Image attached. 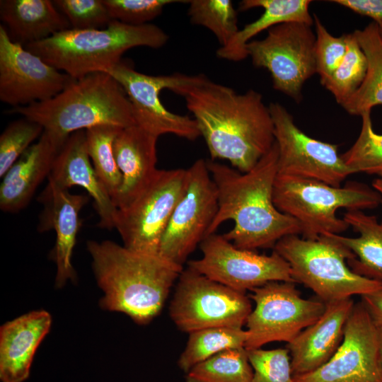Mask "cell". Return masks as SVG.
Wrapping results in <instances>:
<instances>
[{
  "instance_id": "14",
  "label": "cell",
  "mask_w": 382,
  "mask_h": 382,
  "mask_svg": "<svg viewBox=\"0 0 382 382\" xmlns=\"http://www.w3.org/2000/svg\"><path fill=\"white\" fill-rule=\"evenodd\" d=\"M278 148V173L318 180L334 187L354 173L338 154V146L308 136L280 103L269 105Z\"/></svg>"
},
{
  "instance_id": "29",
  "label": "cell",
  "mask_w": 382,
  "mask_h": 382,
  "mask_svg": "<svg viewBox=\"0 0 382 382\" xmlns=\"http://www.w3.org/2000/svg\"><path fill=\"white\" fill-rule=\"evenodd\" d=\"M121 129L106 125L86 129V148L93 167L113 203L122 181L113 152V142Z\"/></svg>"
},
{
  "instance_id": "25",
  "label": "cell",
  "mask_w": 382,
  "mask_h": 382,
  "mask_svg": "<svg viewBox=\"0 0 382 382\" xmlns=\"http://www.w3.org/2000/svg\"><path fill=\"white\" fill-rule=\"evenodd\" d=\"M309 0H243L238 9L246 11L262 8L264 12L255 21L245 25L225 47H220L216 55L220 59L240 62L248 57L245 46L251 39L265 30L280 23L298 22L313 25L309 12Z\"/></svg>"
},
{
  "instance_id": "2",
  "label": "cell",
  "mask_w": 382,
  "mask_h": 382,
  "mask_svg": "<svg viewBox=\"0 0 382 382\" xmlns=\"http://www.w3.org/2000/svg\"><path fill=\"white\" fill-rule=\"evenodd\" d=\"M277 162L275 142L245 173L211 159L207 161L218 196V211L207 236L214 233L223 222L232 220L234 225L223 234L224 238L238 248L255 250L274 248L281 238L301 234L299 223L279 211L274 204Z\"/></svg>"
},
{
  "instance_id": "31",
  "label": "cell",
  "mask_w": 382,
  "mask_h": 382,
  "mask_svg": "<svg viewBox=\"0 0 382 382\" xmlns=\"http://www.w3.org/2000/svg\"><path fill=\"white\" fill-rule=\"evenodd\" d=\"M190 22L209 30L220 47L227 45L239 31L237 11L231 0H190Z\"/></svg>"
},
{
  "instance_id": "7",
  "label": "cell",
  "mask_w": 382,
  "mask_h": 382,
  "mask_svg": "<svg viewBox=\"0 0 382 382\" xmlns=\"http://www.w3.org/2000/svg\"><path fill=\"white\" fill-rule=\"evenodd\" d=\"M273 249L289 265L294 282L311 289L324 303L382 289V282L350 269L347 260L355 255L332 233L316 240L286 236Z\"/></svg>"
},
{
  "instance_id": "26",
  "label": "cell",
  "mask_w": 382,
  "mask_h": 382,
  "mask_svg": "<svg viewBox=\"0 0 382 382\" xmlns=\"http://www.w3.org/2000/svg\"><path fill=\"white\" fill-rule=\"evenodd\" d=\"M359 234L355 238L333 234L355 255L347 265L355 273L382 282V224L361 210H347L342 218Z\"/></svg>"
},
{
  "instance_id": "28",
  "label": "cell",
  "mask_w": 382,
  "mask_h": 382,
  "mask_svg": "<svg viewBox=\"0 0 382 382\" xmlns=\"http://www.w3.org/2000/svg\"><path fill=\"white\" fill-rule=\"evenodd\" d=\"M247 338L248 332L242 328L217 327L192 332L178 361V366L187 373L222 351L245 347Z\"/></svg>"
},
{
  "instance_id": "20",
  "label": "cell",
  "mask_w": 382,
  "mask_h": 382,
  "mask_svg": "<svg viewBox=\"0 0 382 382\" xmlns=\"http://www.w3.org/2000/svg\"><path fill=\"white\" fill-rule=\"evenodd\" d=\"M354 305L352 298L325 303L323 315L287 344L294 376L311 373L331 358L342 341Z\"/></svg>"
},
{
  "instance_id": "27",
  "label": "cell",
  "mask_w": 382,
  "mask_h": 382,
  "mask_svg": "<svg viewBox=\"0 0 382 382\" xmlns=\"http://www.w3.org/2000/svg\"><path fill=\"white\" fill-rule=\"evenodd\" d=\"M353 33L365 54L367 68L362 83L342 107L350 115L361 116L382 105V39L375 22Z\"/></svg>"
},
{
  "instance_id": "4",
  "label": "cell",
  "mask_w": 382,
  "mask_h": 382,
  "mask_svg": "<svg viewBox=\"0 0 382 382\" xmlns=\"http://www.w3.org/2000/svg\"><path fill=\"white\" fill-rule=\"evenodd\" d=\"M7 112L19 114L64 137L98 125L124 128L136 125L126 92L105 72L74 79L51 99L12 108Z\"/></svg>"
},
{
  "instance_id": "10",
  "label": "cell",
  "mask_w": 382,
  "mask_h": 382,
  "mask_svg": "<svg viewBox=\"0 0 382 382\" xmlns=\"http://www.w3.org/2000/svg\"><path fill=\"white\" fill-rule=\"evenodd\" d=\"M255 308L245 325L247 350L272 342H291L324 313L325 303L301 297L294 282H270L250 290Z\"/></svg>"
},
{
  "instance_id": "30",
  "label": "cell",
  "mask_w": 382,
  "mask_h": 382,
  "mask_svg": "<svg viewBox=\"0 0 382 382\" xmlns=\"http://www.w3.org/2000/svg\"><path fill=\"white\" fill-rule=\"evenodd\" d=\"M253 375L245 347L228 349L197 364L186 382H251Z\"/></svg>"
},
{
  "instance_id": "1",
  "label": "cell",
  "mask_w": 382,
  "mask_h": 382,
  "mask_svg": "<svg viewBox=\"0 0 382 382\" xmlns=\"http://www.w3.org/2000/svg\"><path fill=\"white\" fill-rule=\"evenodd\" d=\"M172 91L185 98L211 160H226L245 173L274 145L273 120L260 93H239L203 74L189 75Z\"/></svg>"
},
{
  "instance_id": "33",
  "label": "cell",
  "mask_w": 382,
  "mask_h": 382,
  "mask_svg": "<svg viewBox=\"0 0 382 382\" xmlns=\"http://www.w3.org/2000/svg\"><path fill=\"white\" fill-rule=\"evenodd\" d=\"M360 117L361 127L357 139L349 150L340 155L354 173L382 167V134L374 132L371 112Z\"/></svg>"
},
{
  "instance_id": "23",
  "label": "cell",
  "mask_w": 382,
  "mask_h": 382,
  "mask_svg": "<svg viewBox=\"0 0 382 382\" xmlns=\"http://www.w3.org/2000/svg\"><path fill=\"white\" fill-rule=\"evenodd\" d=\"M50 314L34 311L4 324L0 329V379L23 382L29 376L35 353L49 332Z\"/></svg>"
},
{
  "instance_id": "6",
  "label": "cell",
  "mask_w": 382,
  "mask_h": 382,
  "mask_svg": "<svg viewBox=\"0 0 382 382\" xmlns=\"http://www.w3.org/2000/svg\"><path fill=\"white\" fill-rule=\"evenodd\" d=\"M273 202L281 212L296 219L302 238L316 240L327 233L340 234L349 226L337 216V210L374 209L382 202L374 188L349 182L344 187L300 177L279 175L275 179Z\"/></svg>"
},
{
  "instance_id": "3",
  "label": "cell",
  "mask_w": 382,
  "mask_h": 382,
  "mask_svg": "<svg viewBox=\"0 0 382 382\" xmlns=\"http://www.w3.org/2000/svg\"><path fill=\"white\" fill-rule=\"evenodd\" d=\"M87 250L97 283L104 295L99 304L121 312L139 325L161 311L183 267L158 254L137 252L111 241H88Z\"/></svg>"
},
{
  "instance_id": "38",
  "label": "cell",
  "mask_w": 382,
  "mask_h": 382,
  "mask_svg": "<svg viewBox=\"0 0 382 382\" xmlns=\"http://www.w3.org/2000/svg\"><path fill=\"white\" fill-rule=\"evenodd\" d=\"M112 20L130 25H141L156 18L170 4L178 0H103Z\"/></svg>"
},
{
  "instance_id": "17",
  "label": "cell",
  "mask_w": 382,
  "mask_h": 382,
  "mask_svg": "<svg viewBox=\"0 0 382 382\" xmlns=\"http://www.w3.org/2000/svg\"><path fill=\"white\" fill-rule=\"evenodd\" d=\"M74 79L9 38L0 25V100L12 108L50 100Z\"/></svg>"
},
{
  "instance_id": "11",
  "label": "cell",
  "mask_w": 382,
  "mask_h": 382,
  "mask_svg": "<svg viewBox=\"0 0 382 382\" xmlns=\"http://www.w3.org/2000/svg\"><path fill=\"white\" fill-rule=\"evenodd\" d=\"M311 26L280 23L268 29L264 39L245 46L253 64L270 72L274 88L297 103L302 99L304 83L316 74V34Z\"/></svg>"
},
{
  "instance_id": "43",
  "label": "cell",
  "mask_w": 382,
  "mask_h": 382,
  "mask_svg": "<svg viewBox=\"0 0 382 382\" xmlns=\"http://www.w3.org/2000/svg\"><path fill=\"white\" fill-rule=\"evenodd\" d=\"M366 173L369 175H376L379 178H382V167L374 168L367 171Z\"/></svg>"
},
{
  "instance_id": "39",
  "label": "cell",
  "mask_w": 382,
  "mask_h": 382,
  "mask_svg": "<svg viewBox=\"0 0 382 382\" xmlns=\"http://www.w3.org/2000/svg\"><path fill=\"white\" fill-rule=\"evenodd\" d=\"M330 2L347 8L359 15L368 16L376 23L382 21V0H333Z\"/></svg>"
},
{
  "instance_id": "32",
  "label": "cell",
  "mask_w": 382,
  "mask_h": 382,
  "mask_svg": "<svg viewBox=\"0 0 382 382\" xmlns=\"http://www.w3.org/2000/svg\"><path fill=\"white\" fill-rule=\"evenodd\" d=\"M345 56L329 79L323 85L342 106L362 83L367 68L365 54L354 33L347 34Z\"/></svg>"
},
{
  "instance_id": "42",
  "label": "cell",
  "mask_w": 382,
  "mask_h": 382,
  "mask_svg": "<svg viewBox=\"0 0 382 382\" xmlns=\"http://www.w3.org/2000/svg\"><path fill=\"white\" fill-rule=\"evenodd\" d=\"M373 188L376 190L382 197V178H378L372 183ZM382 204V202H381ZM382 224V222H381Z\"/></svg>"
},
{
  "instance_id": "18",
  "label": "cell",
  "mask_w": 382,
  "mask_h": 382,
  "mask_svg": "<svg viewBox=\"0 0 382 382\" xmlns=\"http://www.w3.org/2000/svg\"><path fill=\"white\" fill-rule=\"evenodd\" d=\"M89 199L88 195L70 193L68 189L62 188L49 180L38 197L44 208L37 229L40 232L53 229L56 234L50 257L57 267V288H62L68 281L76 279L72 254L81 225L79 214Z\"/></svg>"
},
{
  "instance_id": "35",
  "label": "cell",
  "mask_w": 382,
  "mask_h": 382,
  "mask_svg": "<svg viewBox=\"0 0 382 382\" xmlns=\"http://www.w3.org/2000/svg\"><path fill=\"white\" fill-rule=\"evenodd\" d=\"M313 17L316 30V74L323 85L342 63L347 49V34L333 36L316 14Z\"/></svg>"
},
{
  "instance_id": "13",
  "label": "cell",
  "mask_w": 382,
  "mask_h": 382,
  "mask_svg": "<svg viewBox=\"0 0 382 382\" xmlns=\"http://www.w3.org/2000/svg\"><path fill=\"white\" fill-rule=\"evenodd\" d=\"M199 247L202 256L188 261L187 267L238 291L246 293L270 282L295 283L289 265L274 250L267 255L238 248L216 233Z\"/></svg>"
},
{
  "instance_id": "24",
  "label": "cell",
  "mask_w": 382,
  "mask_h": 382,
  "mask_svg": "<svg viewBox=\"0 0 382 382\" xmlns=\"http://www.w3.org/2000/svg\"><path fill=\"white\" fill-rule=\"evenodd\" d=\"M0 19L11 40L23 47L71 28L50 0H1Z\"/></svg>"
},
{
  "instance_id": "34",
  "label": "cell",
  "mask_w": 382,
  "mask_h": 382,
  "mask_svg": "<svg viewBox=\"0 0 382 382\" xmlns=\"http://www.w3.org/2000/svg\"><path fill=\"white\" fill-rule=\"evenodd\" d=\"M43 131L41 125L26 117L13 121L5 128L0 136L1 178Z\"/></svg>"
},
{
  "instance_id": "9",
  "label": "cell",
  "mask_w": 382,
  "mask_h": 382,
  "mask_svg": "<svg viewBox=\"0 0 382 382\" xmlns=\"http://www.w3.org/2000/svg\"><path fill=\"white\" fill-rule=\"evenodd\" d=\"M187 169L159 170L127 207L117 211L115 228L128 249L158 254L163 234L181 198Z\"/></svg>"
},
{
  "instance_id": "40",
  "label": "cell",
  "mask_w": 382,
  "mask_h": 382,
  "mask_svg": "<svg viewBox=\"0 0 382 382\" xmlns=\"http://www.w3.org/2000/svg\"><path fill=\"white\" fill-rule=\"evenodd\" d=\"M361 299L374 324L382 326V289L363 295Z\"/></svg>"
},
{
  "instance_id": "44",
  "label": "cell",
  "mask_w": 382,
  "mask_h": 382,
  "mask_svg": "<svg viewBox=\"0 0 382 382\" xmlns=\"http://www.w3.org/2000/svg\"><path fill=\"white\" fill-rule=\"evenodd\" d=\"M377 25H378V30H379L381 37L382 39V21L377 23Z\"/></svg>"
},
{
  "instance_id": "16",
  "label": "cell",
  "mask_w": 382,
  "mask_h": 382,
  "mask_svg": "<svg viewBox=\"0 0 382 382\" xmlns=\"http://www.w3.org/2000/svg\"><path fill=\"white\" fill-rule=\"evenodd\" d=\"M296 382H382L378 328L364 303H354L342 341L331 358Z\"/></svg>"
},
{
  "instance_id": "21",
  "label": "cell",
  "mask_w": 382,
  "mask_h": 382,
  "mask_svg": "<svg viewBox=\"0 0 382 382\" xmlns=\"http://www.w3.org/2000/svg\"><path fill=\"white\" fill-rule=\"evenodd\" d=\"M57 186L83 187L94 202L99 216L98 226L115 228L117 209L97 176L87 151L86 130L71 134L62 147L48 177Z\"/></svg>"
},
{
  "instance_id": "19",
  "label": "cell",
  "mask_w": 382,
  "mask_h": 382,
  "mask_svg": "<svg viewBox=\"0 0 382 382\" xmlns=\"http://www.w3.org/2000/svg\"><path fill=\"white\" fill-rule=\"evenodd\" d=\"M68 137L44 130L37 141L11 166L0 185V209L3 212H18L29 204L37 187L49 177Z\"/></svg>"
},
{
  "instance_id": "12",
  "label": "cell",
  "mask_w": 382,
  "mask_h": 382,
  "mask_svg": "<svg viewBox=\"0 0 382 382\" xmlns=\"http://www.w3.org/2000/svg\"><path fill=\"white\" fill-rule=\"evenodd\" d=\"M187 171L184 192L170 216L158 250L160 256L183 267L207 236L218 211L217 190L207 161H195Z\"/></svg>"
},
{
  "instance_id": "5",
  "label": "cell",
  "mask_w": 382,
  "mask_h": 382,
  "mask_svg": "<svg viewBox=\"0 0 382 382\" xmlns=\"http://www.w3.org/2000/svg\"><path fill=\"white\" fill-rule=\"evenodd\" d=\"M168 35L154 24L130 25L112 20L105 28L68 29L25 47L46 63L78 79L104 72L120 62L122 54L136 47L158 49Z\"/></svg>"
},
{
  "instance_id": "15",
  "label": "cell",
  "mask_w": 382,
  "mask_h": 382,
  "mask_svg": "<svg viewBox=\"0 0 382 382\" xmlns=\"http://www.w3.org/2000/svg\"><path fill=\"white\" fill-rule=\"evenodd\" d=\"M104 72L112 76L124 88L138 126L158 137L170 134L194 141L200 136L194 118L171 112L164 107L159 97L162 90L172 91L184 83L189 75H147L137 71L122 61Z\"/></svg>"
},
{
  "instance_id": "36",
  "label": "cell",
  "mask_w": 382,
  "mask_h": 382,
  "mask_svg": "<svg viewBox=\"0 0 382 382\" xmlns=\"http://www.w3.org/2000/svg\"><path fill=\"white\" fill-rule=\"evenodd\" d=\"M247 352L253 370L251 382H296L286 348H259L247 350Z\"/></svg>"
},
{
  "instance_id": "37",
  "label": "cell",
  "mask_w": 382,
  "mask_h": 382,
  "mask_svg": "<svg viewBox=\"0 0 382 382\" xmlns=\"http://www.w3.org/2000/svg\"><path fill=\"white\" fill-rule=\"evenodd\" d=\"M71 29L105 28L112 21L103 0H54Z\"/></svg>"
},
{
  "instance_id": "8",
  "label": "cell",
  "mask_w": 382,
  "mask_h": 382,
  "mask_svg": "<svg viewBox=\"0 0 382 382\" xmlns=\"http://www.w3.org/2000/svg\"><path fill=\"white\" fill-rule=\"evenodd\" d=\"M251 311V303L245 293L190 267L180 273L169 307L173 322L188 334L209 328H242Z\"/></svg>"
},
{
  "instance_id": "22",
  "label": "cell",
  "mask_w": 382,
  "mask_h": 382,
  "mask_svg": "<svg viewBox=\"0 0 382 382\" xmlns=\"http://www.w3.org/2000/svg\"><path fill=\"white\" fill-rule=\"evenodd\" d=\"M158 137L133 125L122 128L113 142L122 185L114 200L117 209L127 207L144 189L156 171Z\"/></svg>"
},
{
  "instance_id": "41",
  "label": "cell",
  "mask_w": 382,
  "mask_h": 382,
  "mask_svg": "<svg viewBox=\"0 0 382 382\" xmlns=\"http://www.w3.org/2000/svg\"><path fill=\"white\" fill-rule=\"evenodd\" d=\"M378 328L379 361L382 369V326Z\"/></svg>"
}]
</instances>
